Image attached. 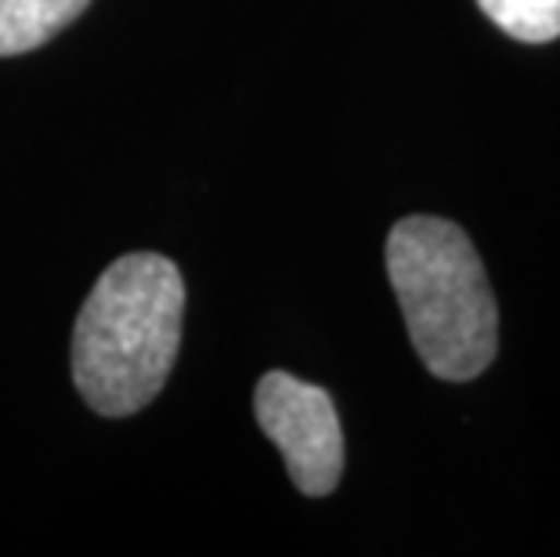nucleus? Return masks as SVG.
<instances>
[{
  "instance_id": "3",
  "label": "nucleus",
  "mask_w": 560,
  "mask_h": 557,
  "mask_svg": "<svg viewBox=\"0 0 560 557\" xmlns=\"http://www.w3.org/2000/svg\"><path fill=\"white\" fill-rule=\"evenodd\" d=\"M254 417L279 445L293 485L304 496H329L343 474V428L329 391L290 373H265L254 391Z\"/></svg>"
},
{
  "instance_id": "2",
  "label": "nucleus",
  "mask_w": 560,
  "mask_h": 557,
  "mask_svg": "<svg viewBox=\"0 0 560 557\" xmlns=\"http://www.w3.org/2000/svg\"><path fill=\"white\" fill-rule=\"evenodd\" d=\"M387 276L412 348L441 381H474L499 351V307L470 235L445 218H401L387 235Z\"/></svg>"
},
{
  "instance_id": "1",
  "label": "nucleus",
  "mask_w": 560,
  "mask_h": 557,
  "mask_svg": "<svg viewBox=\"0 0 560 557\" xmlns=\"http://www.w3.org/2000/svg\"><path fill=\"white\" fill-rule=\"evenodd\" d=\"M185 282L171 257L113 260L83 301L73 329V381L102 417H130L160 395L174 370Z\"/></svg>"
},
{
  "instance_id": "4",
  "label": "nucleus",
  "mask_w": 560,
  "mask_h": 557,
  "mask_svg": "<svg viewBox=\"0 0 560 557\" xmlns=\"http://www.w3.org/2000/svg\"><path fill=\"white\" fill-rule=\"evenodd\" d=\"M88 4L91 0H0V58L37 51L77 22Z\"/></svg>"
},
{
  "instance_id": "5",
  "label": "nucleus",
  "mask_w": 560,
  "mask_h": 557,
  "mask_svg": "<svg viewBox=\"0 0 560 557\" xmlns=\"http://www.w3.org/2000/svg\"><path fill=\"white\" fill-rule=\"evenodd\" d=\"M478 8L521 44H553L560 37V0H478Z\"/></svg>"
}]
</instances>
